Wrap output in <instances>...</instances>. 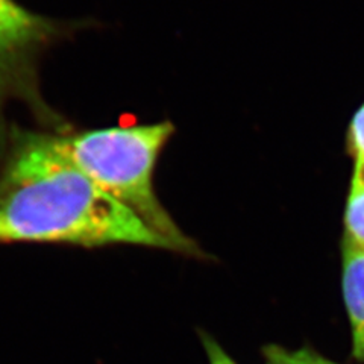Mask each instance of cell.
<instances>
[{"label":"cell","instance_id":"cell-1","mask_svg":"<svg viewBox=\"0 0 364 364\" xmlns=\"http://www.w3.org/2000/svg\"><path fill=\"white\" fill-rule=\"evenodd\" d=\"M0 243L175 250L134 211L102 191L65 155L58 135L17 129L0 166Z\"/></svg>","mask_w":364,"mask_h":364},{"label":"cell","instance_id":"cell-2","mask_svg":"<svg viewBox=\"0 0 364 364\" xmlns=\"http://www.w3.org/2000/svg\"><path fill=\"white\" fill-rule=\"evenodd\" d=\"M173 132L168 122L117 127L58 135L70 161L95 184L134 211L175 250L196 252V245L182 232L154 191V168L163 146Z\"/></svg>","mask_w":364,"mask_h":364},{"label":"cell","instance_id":"cell-3","mask_svg":"<svg viewBox=\"0 0 364 364\" xmlns=\"http://www.w3.org/2000/svg\"><path fill=\"white\" fill-rule=\"evenodd\" d=\"M58 28L16 0H0V105L20 99L38 107L37 60Z\"/></svg>","mask_w":364,"mask_h":364},{"label":"cell","instance_id":"cell-4","mask_svg":"<svg viewBox=\"0 0 364 364\" xmlns=\"http://www.w3.org/2000/svg\"><path fill=\"white\" fill-rule=\"evenodd\" d=\"M343 298L352 331V354L364 361V246L343 237Z\"/></svg>","mask_w":364,"mask_h":364},{"label":"cell","instance_id":"cell-5","mask_svg":"<svg viewBox=\"0 0 364 364\" xmlns=\"http://www.w3.org/2000/svg\"><path fill=\"white\" fill-rule=\"evenodd\" d=\"M345 237L364 246V163L354 161L345 211Z\"/></svg>","mask_w":364,"mask_h":364},{"label":"cell","instance_id":"cell-6","mask_svg":"<svg viewBox=\"0 0 364 364\" xmlns=\"http://www.w3.org/2000/svg\"><path fill=\"white\" fill-rule=\"evenodd\" d=\"M264 364H337L317 352L306 348L286 349L282 346H269L264 352Z\"/></svg>","mask_w":364,"mask_h":364},{"label":"cell","instance_id":"cell-7","mask_svg":"<svg viewBox=\"0 0 364 364\" xmlns=\"http://www.w3.org/2000/svg\"><path fill=\"white\" fill-rule=\"evenodd\" d=\"M349 146L354 161L364 163V104L354 114L349 128Z\"/></svg>","mask_w":364,"mask_h":364},{"label":"cell","instance_id":"cell-8","mask_svg":"<svg viewBox=\"0 0 364 364\" xmlns=\"http://www.w3.org/2000/svg\"><path fill=\"white\" fill-rule=\"evenodd\" d=\"M203 343H205V349H207L210 364H237V363L222 349V346H220L219 343H215V341H214L213 338L205 337Z\"/></svg>","mask_w":364,"mask_h":364}]
</instances>
